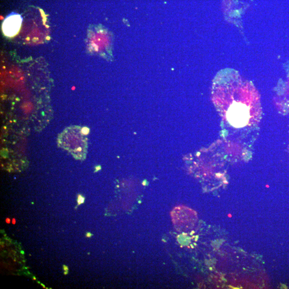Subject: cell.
Instances as JSON below:
<instances>
[{"mask_svg": "<svg viewBox=\"0 0 289 289\" xmlns=\"http://www.w3.org/2000/svg\"><path fill=\"white\" fill-rule=\"evenodd\" d=\"M5 221H6V223H10V219L9 218H6Z\"/></svg>", "mask_w": 289, "mask_h": 289, "instance_id": "cell-5", "label": "cell"}, {"mask_svg": "<svg viewBox=\"0 0 289 289\" xmlns=\"http://www.w3.org/2000/svg\"><path fill=\"white\" fill-rule=\"evenodd\" d=\"M33 280H36V279H35V277H33Z\"/></svg>", "mask_w": 289, "mask_h": 289, "instance_id": "cell-8", "label": "cell"}, {"mask_svg": "<svg viewBox=\"0 0 289 289\" xmlns=\"http://www.w3.org/2000/svg\"><path fill=\"white\" fill-rule=\"evenodd\" d=\"M84 200H85L84 197H83V196H82L81 195H78V200H77V203H78L77 206H78L79 205H80L81 204H82V203H84Z\"/></svg>", "mask_w": 289, "mask_h": 289, "instance_id": "cell-3", "label": "cell"}, {"mask_svg": "<svg viewBox=\"0 0 289 289\" xmlns=\"http://www.w3.org/2000/svg\"><path fill=\"white\" fill-rule=\"evenodd\" d=\"M63 270L64 271V275H67L68 274V273H69V268H68V267L67 266H66V265H63Z\"/></svg>", "mask_w": 289, "mask_h": 289, "instance_id": "cell-4", "label": "cell"}, {"mask_svg": "<svg viewBox=\"0 0 289 289\" xmlns=\"http://www.w3.org/2000/svg\"><path fill=\"white\" fill-rule=\"evenodd\" d=\"M85 135L80 126L68 127L58 136V145L76 159L83 160L86 158L87 148Z\"/></svg>", "mask_w": 289, "mask_h": 289, "instance_id": "cell-1", "label": "cell"}, {"mask_svg": "<svg viewBox=\"0 0 289 289\" xmlns=\"http://www.w3.org/2000/svg\"><path fill=\"white\" fill-rule=\"evenodd\" d=\"M15 223H16V220L15 219V218H13V219H12V224H15Z\"/></svg>", "mask_w": 289, "mask_h": 289, "instance_id": "cell-7", "label": "cell"}, {"mask_svg": "<svg viewBox=\"0 0 289 289\" xmlns=\"http://www.w3.org/2000/svg\"><path fill=\"white\" fill-rule=\"evenodd\" d=\"M86 236L87 237H90L91 236V235H90V233H87Z\"/></svg>", "mask_w": 289, "mask_h": 289, "instance_id": "cell-6", "label": "cell"}, {"mask_svg": "<svg viewBox=\"0 0 289 289\" xmlns=\"http://www.w3.org/2000/svg\"><path fill=\"white\" fill-rule=\"evenodd\" d=\"M22 16L12 12L7 16L2 23V31L8 37H13L18 33L23 22Z\"/></svg>", "mask_w": 289, "mask_h": 289, "instance_id": "cell-2", "label": "cell"}]
</instances>
